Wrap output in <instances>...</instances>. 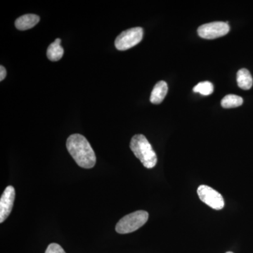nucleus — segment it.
<instances>
[{
	"instance_id": "dca6fc26",
	"label": "nucleus",
	"mask_w": 253,
	"mask_h": 253,
	"mask_svg": "<svg viewBox=\"0 0 253 253\" xmlns=\"http://www.w3.org/2000/svg\"><path fill=\"white\" fill-rule=\"evenodd\" d=\"M233 253L232 252H227V253Z\"/></svg>"
},
{
	"instance_id": "f03ea898",
	"label": "nucleus",
	"mask_w": 253,
	"mask_h": 253,
	"mask_svg": "<svg viewBox=\"0 0 253 253\" xmlns=\"http://www.w3.org/2000/svg\"><path fill=\"white\" fill-rule=\"evenodd\" d=\"M130 149L145 168L151 169L157 164V156L152 146L143 134H136L131 138Z\"/></svg>"
},
{
	"instance_id": "f8f14e48",
	"label": "nucleus",
	"mask_w": 253,
	"mask_h": 253,
	"mask_svg": "<svg viewBox=\"0 0 253 253\" xmlns=\"http://www.w3.org/2000/svg\"><path fill=\"white\" fill-rule=\"evenodd\" d=\"M244 103V100L241 96L235 94L226 95L221 101V105L224 109H232L239 107Z\"/></svg>"
},
{
	"instance_id": "9d476101",
	"label": "nucleus",
	"mask_w": 253,
	"mask_h": 253,
	"mask_svg": "<svg viewBox=\"0 0 253 253\" xmlns=\"http://www.w3.org/2000/svg\"><path fill=\"white\" fill-rule=\"evenodd\" d=\"M238 86L244 90H249L253 86V80L249 70L242 68L236 75Z\"/></svg>"
},
{
	"instance_id": "f257e3e1",
	"label": "nucleus",
	"mask_w": 253,
	"mask_h": 253,
	"mask_svg": "<svg viewBox=\"0 0 253 253\" xmlns=\"http://www.w3.org/2000/svg\"><path fill=\"white\" fill-rule=\"evenodd\" d=\"M66 147L80 167L90 169L96 164V158L94 150L84 136L80 134L70 136L66 141Z\"/></svg>"
},
{
	"instance_id": "39448f33",
	"label": "nucleus",
	"mask_w": 253,
	"mask_h": 253,
	"mask_svg": "<svg viewBox=\"0 0 253 253\" xmlns=\"http://www.w3.org/2000/svg\"><path fill=\"white\" fill-rule=\"evenodd\" d=\"M229 30L230 28L228 22L216 21L200 26L198 29V34L204 39L212 40L226 36L229 33Z\"/></svg>"
},
{
	"instance_id": "9b49d317",
	"label": "nucleus",
	"mask_w": 253,
	"mask_h": 253,
	"mask_svg": "<svg viewBox=\"0 0 253 253\" xmlns=\"http://www.w3.org/2000/svg\"><path fill=\"white\" fill-rule=\"evenodd\" d=\"M61 40L60 38H57L48 47L46 56L50 61H58L63 57L64 50L61 46Z\"/></svg>"
},
{
	"instance_id": "7ed1b4c3",
	"label": "nucleus",
	"mask_w": 253,
	"mask_h": 253,
	"mask_svg": "<svg viewBox=\"0 0 253 253\" xmlns=\"http://www.w3.org/2000/svg\"><path fill=\"white\" fill-rule=\"evenodd\" d=\"M149 219V213L138 211L125 216L116 224V231L118 234H126L134 232L144 226Z\"/></svg>"
},
{
	"instance_id": "4468645a",
	"label": "nucleus",
	"mask_w": 253,
	"mask_h": 253,
	"mask_svg": "<svg viewBox=\"0 0 253 253\" xmlns=\"http://www.w3.org/2000/svg\"><path fill=\"white\" fill-rule=\"evenodd\" d=\"M45 253H66L65 252L64 250L61 247L60 245L57 244H49L48 246L47 249H46Z\"/></svg>"
},
{
	"instance_id": "ddd939ff",
	"label": "nucleus",
	"mask_w": 253,
	"mask_h": 253,
	"mask_svg": "<svg viewBox=\"0 0 253 253\" xmlns=\"http://www.w3.org/2000/svg\"><path fill=\"white\" fill-rule=\"evenodd\" d=\"M213 90H214L213 84L211 82L208 81L200 83L194 88L195 92L200 93V94L205 95V96L212 94Z\"/></svg>"
},
{
	"instance_id": "2eb2a0df",
	"label": "nucleus",
	"mask_w": 253,
	"mask_h": 253,
	"mask_svg": "<svg viewBox=\"0 0 253 253\" xmlns=\"http://www.w3.org/2000/svg\"><path fill=\"white\" fill-rule=\"evenodd\" d=\"M6 68L3 66H0V81H2L6 78Z\"/></svg>"
},
{
	"instance_id": "423d86ee",
	"label": "nucleus",
	"mask_w": 253,
	"mask_h": 253,
	"mask_svg": "<svg viewBox=\"0 0 253 253\" xmlns=\"http://www.w3.org/2000/svg\"><path fill=\"white\" fill-rule=\"evenodd\" d=\"M197 192L201 201L212 209L219 211L224 208V201L222 196L212 188L201 185L198 189Z\"/></svg>"
},
{
	"instance_id": "1a4fd4ad",
	"label": "nucleus",
	"mask_w": 253,
	"mask_h": 253,
	"mask_svg": "<svg viewBox=\"0 0 253 253\" xmlns=\"http://www.w3.org/2000/svg\"><path fill=\"white\" fill-rule=\"evenodd\" d=\"M168 91V86L166 82H158L153 89L151 97H150V101L154 104H161L167 95Z\"/></svg>"
},
{
	"instance_id": "6e6552de",
	"label": "nucleus",
	"mask_w": 253,
	"mask_h": 253,
	"mask_svg": "<svg viewBox=\"0 0 253 253\" xmlns=\"http://www.w3.org/2000/svg\"><path fill=\"white\" fill-rule=\"evenodd\" d=\"M40 16L36 14H25L15 21V26L20 31H26L36 26L40 21Z\"/></svg>"
},
{
	"instance_id": "20e7f679",
	"label": "nucleus",
	"mask_w": 253,
	"mask_h": 253,
	"mask_svg": "<svg viewBox=\"0 0 253 253\" xmlns=\"http://www.w3.org/2000/svg\"><path fill=\"white\" fill-rule=\"evenodd\" d=\"M144 30L141 27L130 28L121 33L115 41L116 49L125 51L136 46L143 39Z\"/></svg>"
},
{
	"instance_id": "0eeeda50",
	"label": "nucleus",
	"mask_w": 253,
	"mask_h": 253,
	"mask_svg": "<svg viewBox=\"0 0 253 253\" xmlns=\"http://www.w3.org/2000/svg\"><path fill=\"white\" fill-rule=\"evenodd\" d=\"M15 199V189L12 186L5 189L0 199V223L5 221L12 211Z\"/></svg>"
}]
</instances>
